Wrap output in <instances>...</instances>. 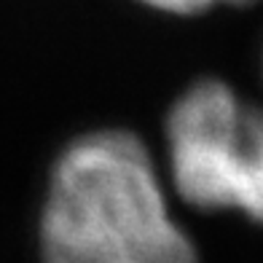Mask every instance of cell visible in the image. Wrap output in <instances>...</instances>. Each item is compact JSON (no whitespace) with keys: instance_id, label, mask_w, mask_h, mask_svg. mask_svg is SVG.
Here are the masks:
<instances>
[{"instance_id":"2","label":"cell","mask_w":263,"mask_h":263,"mask_svg":"<svg viewBox=\"0 0 263 263\" xmlns=\"http://www.w3.org/2000/svg\"><path fill=\"white\" fill-rule=\"evenodd\" d=\"M164 140L177 199L199 212H239L263 226V105L204 76L170 105Z\"/></svg>"},{"instance_id":"4","label":"cell","mask_w":263,"mask_h":263,"mask_svg":"<svg viewBox=\"0 0 263 263\" xmlns=\"http://www.w3.org/2000/svg\"><path fill=\"white\" fill-rule=\"evenodd\" d=\"M258 0H220V6H234V8H245V6H255Z\"/></svg>"},{"instance_id":"1","label":"cell","mask_w":263,"mask_h":263,"mask_svg":"<svg viewBox=\"0 0 263 263\" xmlns=\"http://www.w3.org/2000/svg\"><path fill=\"white\" fill-rule=\"evenodd\" d=\"M38 253L41 263H201L170 210L151 148L121 126L89 129L57 153Z\"/></svg>"},{"instance_id":"3","label":"cell","mask_w":263,"mask_h":263,"mask_svg":"<svg viewBox=\"0 0 263 263\" xmlns=\"http://www.w3.org/2000/svg\"><path fill=\"white\" fill-rule=\"evenodd\" d=\"M137 6L153 11V14H166V16H204L212 8L220 6V0H135Z\"/></svg>"}]
</instances>
